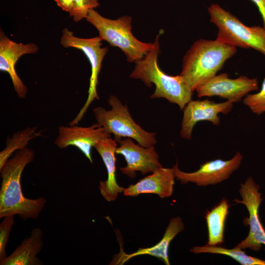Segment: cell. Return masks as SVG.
<instances>
[{
	"instance_id": "1",
	"label": "cell",
	"mask_w": 265,
	"mask_h": 265,
	"mask_svg": "<svg viewBox=\"0 0 265 265\" xmlns=\"http://www.w3.org/2000/svg\"><path fill=\"white\" fill-rule=\"evenodd\" d=\"M34 158V151L26 147L16 152L0 168V218L18 215L23 220L36 219L45 207L47 201L44 197L28 199L22 191V173Z\"/></svg>"
},
{
	"instance_id": "2",
	"label": "cell",
	"mask_w": 265,
	"mask_h": 265,
	"mask_svg": "<svg viewBox=\"0 0 265 265\" xmlns=\"http://www.w3.org/2000/svg\"><path fill=\"white\" fill-rule=\"evenodd\" d=\"M236 52V47L217 39L198 40L184 56L180 75L193 92L216 76L226 60Z\"/></svg>"
},
{
	"instance_id": "3",
	"label": "cell",
	"mask_w": 265,
	"mask_h": 265,
	"mask_svg": "<svg viewBox=\"0 0 265 265\" xmlns=\"http://www.w3.org/2000/svg\"><path fill=\"white\" fill-rule=\"evenodd\" d=\"M162 33L163 30H160L153 47L143 58L135 62L134 68L130 77L140 80L148 87L154 84L155 90L151 98H164L177 105L182 110L191 100L193 91L180 75H168L159 67L158 63L160 52L159 38Z\"/></svg>"
},
{
	"instance_id": "4",
	"label": "cell",
	"mask_w": 265,
	"mask_h": 265,
	"mask_svg": "<svg viewBox=\"0 0 265 265\" xmlns=\"http://www.w3.org/2000/svg\"><path fill=\"white\" fill-rule=\"evenodd\" d=\"M86 19L97 29L103 41L119 48L125 53L128 62L141 59L154 45V43L143 42L134 36L132 32V18L129 16L111 20L91 9Z\"/></svg>"
},
{
	"instance_id": "5",
	"label": "cell",
	"mask_w": 265,
	"mask_h": 265,
	"mask_svg": "<svg viewBox=\"0 0 265 265\" xmlns=\"http://www.w3.org/2000/svg\"><path fill=\"white\" fill-rule=\"evenodd\" d=\"M108 104L111 106L109 110L99 106L93 111L97 123L107 132L113 134L117 142L124 137L132 138L147 147L156 144V133L147 132L136 123L127 106L117 97L110 96Z\"/></svg>"
},
{
	"instance_id": "6",
	"label": "cell",
	"mask_w": 265,
	"mask_h": 265,
	"mask_svg": "<svg viewBox=\"0 0 265 265\" xmlns=\"http://www.w3.org/2000/svg\"><path fill=\"white\" fill-rule=\"evenodd\" d=\"M211 21L218 28V40L244 49L252 48L265 55V28L248 26L216 3L208 8Z\"/></svg>"
},
{
	"instance_id": "7",
	"label": "cell",
	"mask_w": 265,
	"mask_h": 265,
	"mask_svg": "<svg viewBox=\"0 0 265 265\" xmlns=\"http://www.w3.org/2000/svg\"><path fill=\"white\" fill-rule=\"evenodd\" d=\"M103 40L99 36L82 38L76 36L67 28L62 32L60 43L63 47L74 48L81 51L87 58L91 66V75L88 96L86 102L69 125H76L82 119L90 104L95 99H99L97 91L98 76L102 68L103 60L108 51L107 47H102Z\"/></svg>"
},
{
	"instance_id": "8",
	"label": "cell",
	"mask_w": 265,
	"mask_h": 265,
	"mask_svg": "<svg viewBox=\"0 0 265 265\" xmlns=\"http://www.w3.org/2000/svg\"><path fill=\"white\" fill-rule=\"evenodd\" d=\"M260 186L257 185L251 176L244 183L240 184L239 192L241 200L234 199V202L244 205L249 213V217L243 222L249 226L247 237L235 247L242 249H250L254 251L260 250L263 244L265 245V230L261 223L259 215V209L263 200L259 192Z\"/></svg>"
},
{
	"instance_id": "9",
	"label": "cell",
	"mask_w": 265,
	"mask_h": 265,
	"mask_svg": "<svg viewBox=\"0 0 265 265\" xmlns=\"http://www.w3.org/2000/svg\"><path fill=\"white\" fill-rule=\"evenodd\" d=\"M242 159L243 155L237 152L230 159H216L207 161L200 165L197 171L190 173L180 170L177 162L173 168L175 178L181 184L192 183L198 186H205L216 185L228 179L238 168Z\"/></svg>"
},
{
	"instance_id": "10",
	"label": "cell",
	"mask_w": 265,
	"mask_h": 265,
	"mask_svg": "<svg viewBox=\"0 0 265 265\" xmlns=\"http://www.w3.org/2000/svg\"><path fill=\"white\" fill-rule=\"evenodd\" d=\"M258 90L257 78L241 76L230 79L226 73H222L215 76L195 90L199 98L215 96L234 103L241 101L249 92Z\"/></svg>"
},
{
	"instance_id": "11",
	"label": "cell",
	"mask_w": 265,
	"mask_h": 265,
	"mask_svg": "<svg viewBox=\"0 0 265 265\" xmlns=\"http://www.w3.org/2000/svg\"><path fill=\"white\" fill-rule=\"evenodd\" d=\"M117 142L119 146L116 149V154L122 155L127 163L126 166L119 168L120 170L130 178H134L137 171L144 175L162 167L154 146L144 147L135 143L130 138Z\"/></svg>"
},
{
	"instance_id": "12",
	"label": "cell",
	"mask_w": 265,
	"mask_h": 265,
	"mask_svg": "<svg viewBox=\"0 0 265 265\" xmlns=\"http://www.w3.org/2000/svg\"><path fill=\"white\" fill-rule=\"evenodd\" d=\"M232 102L227 101L215 103L208 99L190 100L184 110L180 134L182 137L190 139L194 126L199 122L207 121L218 126L220 123L219 113L226 114L233 107Z\"/></svg>"
},
{
	"instance_id": "13",
	"label": "cell",
	"mask_w": 265,
	"mask_h": 265,
	"mask_svg": "<svg viewBox=\"0 0 265 265\" xmlns=\"http://www.w3.org/2000/svg\"><path fill=\"white\" fill-rule=\"evenodd\" d=\"M58 135L55 144L60 149L73 146L77 147L93 162L91 149L101 140L111 134L107 132L97 123L89 127H82L76 125L60 126L58 129Z\"/></svg>"
},
{
	"instance_id": "14",
	"label": "cell",
	"mask_w": 265,
	"mask_h": 265,
	"mask_svg": "<svg viewBox=\"0 0 265 265\" xmlns=\"http://www.w3.org/2000/svg\"><path fill=\"white\" fill-rule=\"evenodd\" d=\"M38 49V46L33 43L24 44L11 40L0 29V70L9 74L14 89L20 98L26 97L27 89L16 71V64L22 56L36 53Z\"/></svg>"
},
{
	"instance_id": "15",
	"label": "cell",
	"mask_w": 265,
	"mask_h": 265,
	"mask_svg": "<svg viewBox=\"0 0 265 265\" xmlns=\"http://www.w3.org/2000/svg\"><path fill=\"white\" fill-rule=\"evenodd\" d=\"M175 175L173 168L161 167L152 174L124 188L126 196L135 197L142 194H155L161 198L171 196L173 192Z\"/></svg>"
},
{
	"instance_id": "16",
	"label": "cell",
	"mask_w": 265,
	"mask_h": 265,
	"mask_svg": "<svg viewBox=\"0 0 265 265\" xmlns=\"http://www.w3.org/2000/svg\"><path fill=\"white\" fill-rule=\"evenodd\" d=\"M117 147V141L111 137L101 140L94 147L102 158L107 171V179L100 182L99 188L101 194L108 202L115 200L118 194L123 192L124 189L118 184L116 178Z\"/></svg>"
},
{
	"instance_id": "17",
	"label": "cell",
	"mask_w": 265,
	"mask_h": 265,
	"mask_svg": "<svg viewBox=\"0 0 265 265\" xmlns=\"http://www.w3.org/2000/svg\"><path fill=\"white\" fill-rule=\"evenodd\" d=\"M184 228L185 225L182 218L179 216L174 217L170 220L162 238L156 244L150 247L139 248L131 254H126L121 250L119 254L114 256L110 265H123L132 258L148 255L156 257L165 265H169L168 249L170 243Z\"/></svg>"
},
{
	"instance_id": "18",
	"label": "cell",
	"mask_w": 265,
	"mask_h": 265,
	"mask_svg": "<svg viewBox=\"0 0 265 265\" xmlns=\"http://www.w3.org/2000/svg\"><path fill=\"white\" fill-rule=\"evenodd\" d=\"M43 232L39 228L32 230L28 238L25 239L0 265H39L42 261L37 255L43 246Z\"/></svg>"
},
{
	"instance_id": "19",
	"label": "cell",
	"mask_w": 265,
	"mask_h": 265,
	"mask_svg": "<svg viewBox=\"0 0 265 265\" xmlns=\"http://www.w3.org/2000/svg\"><path fill=\"white\" fill-rule=\"evenodd\" d=\"M229 207L228 200L223 198L206 213L205 218L208 232L207 245L216 246L224 242L225 223Z\"/></svg>"
},
{
	"instance_id": "20",
	"label": "cell",
	"mask_w": 265,
	"mask_h": 265,
	"mask_svg": "<svg viewBox=\"0 0 265 265\" xmlns=\"http://www.w3.org/2000/svg\"><path fill=\"white\" fill-rule=\"evenodd\" d=\"M37 127H27L14 132L7 138L5 147L0 152V168L13 154L27 147L32 139L42 136L41 131L37 132Z\"/></svg>"
},
{
	"instance_id": "21",
	"label": "cell",
	"mask_w": 265,
	"mask_h": 265,
	"mask_svg": "<svg viewBox=\"0 0 265 265\" xmlns=\"http://www.w3.org/2000/svg\"><path fill=\"white\" fill-rule=\"evenodd\" d=\"M190 251L195 254L211 253L225 255L242 265H265V260L248 255L242 249L235 247L233 249H227L206 244L203 246H194Z\"/></svg>"
},
{
	"instance_id": "22",
	"label": "cell",
	"mask_w": 265,
	"mask_h": 265,
	"mask_svg": "<svg viewBox=\"0 0 265 265\" xmlns=\"http://www.w3.org/2000/svg\"><path fill=\"white\" fill-rule=\"evenodd\" d=\"M243 102L255 114L260 115L265 112V78L260 91L255 94L247 95L243 98Z\"/></svg>"
},
{
	"instance_id": "23",
	"label": "cell",
	"mask_w": 265,
	"mask_h": 265,
	"mask_svg": "<svg viewBox=\"0 0 265 265\" xmlns=\"http://www.w3.org/2000/svg\"><path fill=\"white\" fill-rule=\"evenodd\" d=\"M14 223V216H8L4 217L0 224V263L7 257L6 247Z\"/></svg>"
},
{
	"instance_id": "24",
	"label": "cell",
	"mask_w": 265,
	"mask_h": 265,
	"mask_svg": "<svg viewBox=\"0 0 265 265\" xmlns=\"http://www.w3.org/2000/svg\"><path fill=\"white\" fill-rule=\"evenodd\" d=\"M100 6L98 0H76V7L73 20L78 22L86 19L89 11Z\"/></svg>"
},
{
	"instance_id": "25",
	"label": "cell",
	"mask_w": 265,
	"mask_h": 265,
	"mask_svg": "<svg viewBox=\"0 0 265 265\" xmlns=\"http://www.w3.org/2000/svg\"><path fill=\"white\" fill-rule=\"evenodd\" d=\"M56 5L62 10L69 13L72 18L76 7V0H54Z\"/></svg>"
},
{
	"instance_id": "26",
	"label": "cell",
	"mask_w": 265,
	"mask_h": 265,
	"mask_svg": "<svg viewBox=\"0 0 265 265\" xmlns=\"http://www.w3.org/2000/svg\"><path fill=\"white\" fill-rule=\"evenodd\" d=\"M257 7L262 16L264 27L265 28V0H251Z\"/></svg>"
}]
</instances>
